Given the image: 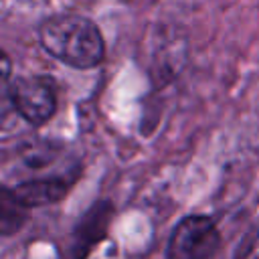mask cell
Listing matches in <instances>:
<instances>
[{"label":"cell","mask_w":259,"mask_h":259,"mask_svg":"<svg viewBox=\"0 0 259 259\" xmlns=\"http://www.w3.org/2000/svg\"><path fill=\"white\" fill-rule=\"evenodd\" d=\"M42 49L75 69H93L105 57V42L93 20L79 14H59L38 28Z\"/></svg>","instance_id":"6da1fadb"},{"label":"cell","mask_w":259,"mask_h":259,"mask_svg":"<svg viewBox=\"0 0 259 259\" xmlns=\"http://www.w3.org/2000/svg\"><path fill=\"white\" fill-rule=\"evenodd\" d=\"M223 245L217 223L206 214L180 219L166 245V259H212Z\"/></svg>","instance_id":"7a4b0ae2"},{"label":"cell","mask_w":259,"mask_h":259,"mask_svg":"<svg viewBox=\"0 0 259 259\" xmlns=\"http://www.w3.org/2000/svg\"><path fill=\"white\" fill-rule=\"evenodd\" d=\"M6 99L14 111L30 125H40L57 111V89L53 79L40 75H20L4 79Z\"/></svg>","instance_id":"3957f363"},{"label":"cell","mask_w":259,"mask_h":259,"mask_svg":"<svg viewBox=\"0 0 259 259\" xmlns=\"http://www.w3.org/2000/svg\"><path fill=\"white\" fill-rule=\"evenodd\" d=\"M113 212L115 208L109 200H95L75 223L59 259H87L91 251L107 237Z\"/></svg>","instance_id":"277c9868"},{"label":"cell","mask_w":259,"mask_h":259,"mask_svg":"<svg viewBox=\"0 0 259 259\" xmlns=\"http://www.w3.org/2000/svg\"><path fill=\"white\" fill-rule=\"evenodd\" d=\"M75 180H77V172L30 176L12 186L10 184H4V186L22 206H26L30 210V208H38V206H47V204H55V202L63 200L69 194V190L73 188Z\"/></svg>","instance_id":"5b68a950"},{"label":"cell","mask_w":259,"mask_h":259,"mask_svg":"<svg viewBox=\"0 0 259 259\" xmlns=\"http://www.w3.org/2000/svg\"><path fill=\"white\" fill-rule=\"evenodd\" d=\"M28 221V208L22 206L6 186L0 190V233L4 239L16 235Z\"/></svg>","instance_id":"8992f818"},{"label":"cell","mask_w":259,"mask_h":259,"mask_svg":"<svg viewBox=\"0 0 259 259\" xmlns=\"http://www.w3.org/2000/svg\"><path fill=\"white\" fill-rule=\"evenodd\" d=\"M235 259H259V221L243 235L235 251Z\"/></svg>","instance_id":"52a82bcc"}]
</instances>
